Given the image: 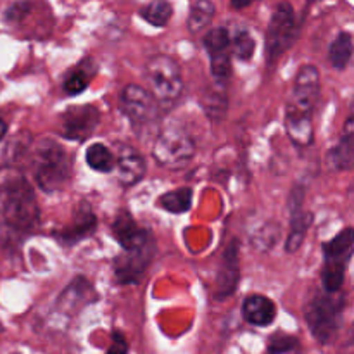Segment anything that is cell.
Masks as SVG:
<instances>
[{
    "instance_id": "cell-1",
    "label": "cell",
    "mask_w": 354,
    "mask_h": 354,
    "mask_svg": "<svg viewBox=\"0 0 354 354\" xmlns=\"http://www.w3.org/2000/svg\"><path fill=\"white\" fill-rule=\"evenodd\" d=\"M0 213L16 232H30L40 221V207L33 187L24 176L9 175L0 183Z\"/></svg>"
},
{
    "instance_id": "cell-2",
    "label": "cell",
    "mask_w": 354,
    "mask_h": 354,
    "mask_svg": "<svg viewBox=\"0 0 354 354\" xmlns=\"http://www.w3.org/2000/svg\"><path fill=\"white\" fill-rule=\"evenodd\" d=\"M33 173L37 185L44 192H59L71 180V158L61 144L44 137L35 144Z\"/></svg>"
},
{
    "instance_id": "cell-3",
    "label": "cell",
    "mask_w": 354,
    "mask_h": 354,
    "mask_svg": "<svg viewBox=\"0 0 354 354\" xmlns=\"http://www.w3.org/2000/svg\"><path fill=\"white\" fill-rule=\"evenodd\" d=\"M346 297L344 294L327 292L322 290L317 292L304 308V318H306L308 328L311 335L320 344H330L341 328L342 313H344Z\"/></svg>"
},
{
    "instance_id": "cell-4",
    "label": "cell",
    "mask_w": 354,
    "mask_h": 354,
    "mask_svg": "<svg viewBox=\"0 0 354 354\" xmlns=\"http://www.w3.org/2000/svg\"><path fill=\"white\" fill-rule=\"evenodd\" d=\"M149 92L159 106H171L183 92V76L180 64L166 54H156L145 64Z\"/></svg>"
},
{
    "instance_id": "cell-5",
    "label": "cell",
    "mask_w": 354,
    "mask_h": 354,
    "mask_svg": "<svg viewBox=\"0 0 354 354\" xmlns=\"http://www.w3.org/2000/svg\"><path fill=\"white\" fill-rule=\"evenodd\" d=\"M299 35V24L296 21L294 7L289 2H280L275 7L266 30V61L268 64L279 61L294 45Z\"/></svg>"
},
{
    "instance_id": "cell-6",
    "label": "cell",
    "mask_w": 354,
    "mask_h": 354,
    "mask_svg": "<svg viewBox=\"0 0 354 354\" xmlns=\"http://www.w3.org/2000/svg\"><path fill=\"white\" fill-rule=\"evenodd\" d=\"M152 156L162 168L182 169L196 156V142L182 128H165L156 138Z\"/></svg>"
},
{
    "instance_id": "cell-7",
    "label": "cell",
    "mask_w": 354,
    "mask_h": 354,
    "mask_svg": "<svg viewBox=\"0 0 354 354\" xmlns=\"http://www.w3.org/2000/svg\"><path fill=\"white\" fill-rule=\"evenodd\" d=\"M320 97V73L317 66L304 64L297 71L294 80L292 92L286 106V114L296 116H311Z\"/></svg>"
},
{
    "instance_id": "cell-8",
    "label": "cell",
    "mask_w": 354,
    "mask_h": 354,
    "mask_svg": "<svg viewBox=\"0 0 354 354\" xmlns=\"http://www.w3.org/2000/svg\"><path fill=\"white\" fill-rule=\"evenodd\" d=\"M156 252V241L151 237L137 248L124 249L123 254L114 259V277L121 286H133L144 279Z\"/></svg>"
},
{
    "instance_id": "cell-9",
    "label": "cell",
    "mask_w": 354,
    "mask_h": 354,
    "mask_svg": "<svg viewBox=\"0 0 354 354\" xmlns=\"http://www.w3.org/2000/svg\"><path fill=\"white\" fill-rule=\"evenodd\" d=\"M120 109L131 124H147L156 120L159 113V104L149 90L140 85H127L120 93Z\"/></svg>"
},
{
    "instance_id": "cell-10",
    "label": "cell",
    "mask_w": 354,
    "mask_h": 354,
    "mask_svg": "<svg viewBox=\"0 0 354 354\" xmlns=\"http://www.w3.org/2000/svg\"><path fill=\"white\" fill-rule=\"evenodd\" d=\"M100 123V111L92 104L69 106L61 114L62 137L68 140L83 142L95 131Z\"/></svg>"
},
{
    "instance_id": "cell-11",
    "label": "cell",
    "mask_w": 354,
    "mask_h": 354,
    "mask_svg": "<svg viewBox=\"0 0 354 354\" xmlns=\"http://www.w3.org/2000/svg\"><path fill=\"white\" fill-rule=\"evenodd\" d=\"M204 47L209 54L211 75L218 82H227L232 75L230 31L227 28H213L204 37Z\"/></svg>"
},
{
    "instance_id": "cell-12",
    "label": "cell",
    "mask_w": 354,
    "mask_h": 354,
    "mask_svg": "<svg viewBox=\"0 0 354 354\" xmlns=\"http://www.w3.org/2000/svg\"><path fill=\"white\" fill-rule=\"evenodd\" d=\"M95 213H93L92 207H90L88 204L83 203L75 209L71 221H69L66 227H62L61 230L54 232V237L57 239L59 244L66 245V248H71V245L82 242L83 239L90 237V235L95 232Z\"/></svg>"
},
{
    "instance_id": "cell-13",
    "label": "cell",
    "mask_w": 354,
    "mask_h": 354,
    "mask_svg": "<svg viewBox=\"0 0 354 354\" xmlns=\"http://www.w3.org/2000/svg\"><path fill=\"white\" fill-rule=\"evenodd\" d=\"M241 280V261H239V241L234 239L232 244L227 245L225 254L221 258L220 272L216 277V290L214 299L225 301L237 290Z\"/></svg>"
},
{
    "instance_id": "cell-14",
    "label": "cell",
    "mask_w": 354,
    "mask_h": 354,
    "mask_svg": "<svg viewBox=\"0 0 354 354\" xmlns=\"http://www.w3.org/2000/svg\"><path fill=\"white\" fill-rule=\"evenodd\" d=\"M118 176H120V183L123 187H133L140 182L147 171V165L145 159L135 151L133 147L127 144H121L118 147Z\"/></svg>"
},
{
    "instance_id": "cell-15",
    "label": "cell",
    "mask_w": 354,
    "mask_h": 354,
    "mask_svg": "<svg viewBox=\"0 0 354 354\" xmlns=\"http://www.w3.org/2000/svg\"><path fill=\"white\" fill-rule=\"evenodd\" d=\"M113 235L123 245V249L137 248L152 237V234L145 228H140L128 211H120L113 223Z\"/></svg>"
},
{
    "instance_id": "cell-16",
    "label": "cell",
    "mask_w": 354,
    "mask_h": 354,
    "mask_svg": "<svg viewBox=\"0 0 354 354\" xmlns=\"http://www.w3.org/2000/svg\"><path fill=\"white\" fill-rule=\"evenodd\" d=\"M242 317L254 327H268L275 320L277 306L266 296L254 294V296H249L242 304Z\"/></svg>"
},
{
    "instance_id": "cell-17",
    "label": "cell",
    "mask_w": 354,
    "mask_h": 354,
    "mask_svg": "<svg viewBox=\"0 0 354 354\" xmlns=\"http://www.w3.org/2000/svg\"><path fill=\"white\" fill-rule=\"evenodd\" d=\"M93 301H95L93 287L86 282V279L78 277L62 290L57 304L66 311H80L85 304L93 303Z\"/></svg>"
},
{
    "instance_id": "cell-18",
    "label": "cell",
    "mask_w": 354,
    "mask_h": 354,
    "mask_svg": "<svg viewBox=\"0 0 354 354\" xmlns=\"http://www.w3.org/2000/svg\"><path fill=\"white\" fill-rule=\"evenodd\" d=\"M353 118L349 116L348 121L344 124V131H342V137L339 140V144L332 149L330 152V162L335 169H341V171H348L353 168V159H354V145H353Z\"/></svg>"
},
{
    "instance_id": "cell-19",
    "label": "cell",
    "mask_w": 354,
    "mask_h": 354,
    "mask_svg": "<svg viewBox=\"0 0 354 354\" xmlns=\"http://www.w3.org/2000/svg\"><path fill=\"white\" fill-rule=\"evenodd\" d=\"M286 131L297 149H308L315 142V130L311 116L286 114Z\"/></svg>"
},
{
    "instance_id": "cell-20",
    "label": "cell",
    "mask_w": 354,
    "mask_h": 354,
    "mask_svg": "<svg viewBox=\"0 0 354 354\" xmlns=\"http://www.w3.org/2000/svg\"><path fill=\"white\" fill-rule=\"evenodd\" d=\"M351 258H325L324 268H322V283L324 290L327 292H337L342 289L346 277V268H348Z\"/></svg>"
},
{
    "instance_id": "cell-21",
    "label": "cell",
    "mask_w": 354,
    "mask_h": 354,
    "mask_svg": "<svg viewBox=\"0 0 354 354\" xmlns=\"http://www.w3.org/2000/svg\"><path fill=\"white\" fill-rule=\"evenodd\" d=\"M216 85L213 88H207L203 95V106L204 111H206L207 116L211 120H221L227 113V106H228V97H227V82H218L214 80Z\"/></svg>"
},
{
    "instance_id": "cell-22",
    "label": "cell",
    "mask_w": 354,
    "mask_h": 354,
    "mask_svg": "<svg viewBox=\"0 0 354 354\" xmlns=\"http://www.w3.org/2000/svg\"><path fill=\"white\" fill-rule=\"evenodd\" d=\"M313 223V214L304 213V211L296 209L292 211V221H290V232L286 241V251L296 252L303 245L304 237H306L308 228Z\"/></svg>"
},
{
    "instance_id": "cell-23",
    "label": "cell",
    "mask_w": 354,
    "mask_h": 354,
    "mask_svg": "<svg viewBox=\"0 0 354 354\" xmlns=\"http://www.w3.org/2000/svg\"><path fill=\"white\" fill-rule=\"evenodd\" d=\"M192 189L190 187H182V189L169 190V192H165L158 199V206L161 209L168 211V213L182 214L187 213L192 206Z\"/></svg>"
},
{
    "instance_id": "cell-24",
    "label": "cell",
    "mask_w": 354,
    "mask_h": 354,
    "mask_svg": "<svg viewBox=\"0 0 354 354\" xmlns=\"http://www.w3.org/2000/svg\"><path fill=\"white\" fill-rule=\"evenodd\" d=\"M214 12H216V9H214L211 0H196L190 7L189 19H187V28H189L190 33H201L213 21Z\"/></svg>"
},
{
    "instance_id": "cell-25",
    "label": "cell",
    "mask_w": 354,
    "mask_h": 354,
    "mask_svg": "<svg viewBox=\"0 0 354 354\" xmlns=\"http://www.w3.org/2000/svg\"><path fill=\"white\" fill-rule=\"evenodd\" d=\"M353 57V37L348 31H342L332 41L328 48V59L335 69H344Z\"/></svg>"
},
{
    "instance_id": "cell-26",
    "label": "cell",
    "mask_w": 354,
    "mask_h": 354,
    "mask_svg": "<svg viewBox=\"0 0 354 354\" xmlns=\"http://www.w3.org/2000/svg\"><path fill=\"white\" fill-rule=\"evenodd\" d=\"M92 66V62L86 59V61L76 64V68L68 73V76L64 80V92L68 95H78V93H82L88 86L90 78L93 75Z\"/></svg>"
},
{
    "instance_id": "cell-27",
    "label": "cell",
    "mask_w": 354,
    "mask_h": 354,
    "mask_svg": "<svg viewBox=\"0 0 354 354\" xmlns=\"http://www.w3.org/2000/svg\"><path fill=\"white\" fill-rule=\"evenodd\" d=\"M354 245V230L351 227L344 228L332 241L324 244L325 258H351Z\"/></svg>"
},
{
    "instance_id": "cell-28",
    "label": "cell",
    "mask_w": 354,
    "mask_h": 354,
    "mask_svg": "<svg viewBox=\"0 0 354 354\" xmlns=\"http://www.w3.org/2000/svg\"><path fill=\"white\" fill-rule=\"evenodd\" d=\"M86 165L99 173H109L116 166V156L104 144H92L86 149Z\"/></svg>"
},
{
    "instance_id": "cell-29",
    "label": "cell",
    "mask_w": 354,
    "mask_h": 354,
    "mask_svg": "<svg viewBox=\"0 0 354 354\" xmlns=\"http://www.w3.org/2000/svg\"><path fill=\"white\" fill-rule=\"evenodd\" d=\"M140 16L152 26H166L173 16V7L168 0H152L142 7Z\"/></svg>"
},
{
    "instance_id": "cell-30",
    "label": "cell",
    "mask_w": 354,
    "mask_h": 354,
    "mask_svg": "<svg viewBox=\"0 0 354 354\" xmlns=\"http://www.w3.org/2000/svg\"><path fill=\"white\" fill-rule=\"evenodd\" d=\"M230 48L235 57L241 61H249L254 55L256 41L248 30H239L234 37H230Z\"/></svg>"
},
{
    "instance_id": "cell-31",
    "label": "cell",
    "mask_w": 354,
    "mask_h": 354,
    "mask_svg": "<svg viewBox=\"0 0 354 354\" xmlns=\"http://www.w3.org/2000/svg\"><path fill=\"white\" fill-rule=\"evenodd\" d=\"M297 346H299V341L294 335L277 332L268 341V354H290L296 351Z\"/></svg>"
},
{
    "instance_id": "cell-32",
    "label": "cell",
    "mask_w": 354,
    "mask_h": 354,
    "mask_svg": "<svg viewBox=\"0 0 354 354\" xmlns=\"http://www.w3.org/2000/svg\"><path fill=\"white\" fill-rule=\"evenodd\" d=\"M280 237V228L279 225L268 223L263 228H259L254 235H252L251 242L254 244V248L258 249H273L275 242Z\"/></svg>"
},
{
    "instance_id": "cell-33",
    "label": "cell",
    "mask_w": 354,
    "mask_h": 354,
    "mask_svg": "<svg viewBox=\"0 0 354 354\" xmlns=\"http://www.w3.org/2000/svg\"><path fill=\"white\" fill-rule=\"evenodd\" d=\"M111 339H113V342H111L109 349H107L106 354H128V342L127 339H124L123 332L120 330H114L113 335H111Z\"/></svg>"
},
{
    "instance_id": "cell-34",
    "label": "cell",
    "mask_w": 354,
    "mask_h": 354,
    "mask_svg": "<svg viewBox=\"0 0 354 354\" xmlns=\"http://www.w3.org/2000/svg\"><path fill=\"white\" fill-rule=\"evenodd\" d=\"M254 2H256V0H230L232 7H234V9H237V10L244 9V7H249L251 3H254Z\"/></svg>"
},
{
    "instance_id": "cell-35",
    "label": "cell",
    "mask_w": 354,
    "mask_h": 354,
    "mask_svg": "<svg viewBox=\"0 0 354 354\" xmlns=\"http://www.w3.org/2000/svg\"><path fill=\"white\" fill-rule=\"evenodd\" d=\"M6 133H7V123L3 120H0V140L6 137Z\"/></svg>"
},
{
    "instance_id": "cell-36",
    "label": "cell",
    "mask_w": 354,
    "mask_h": 354,
    "mask_svg": "<svg viewBox=\"0 0 354 354\" xmlns=\"http://www.w3.org/2000/svg\"><path fill=\"white\" fill-rule=\"evenodd\" d=\"M310 2H315V0H310Z\"/></svg>"
}]
</instances>
